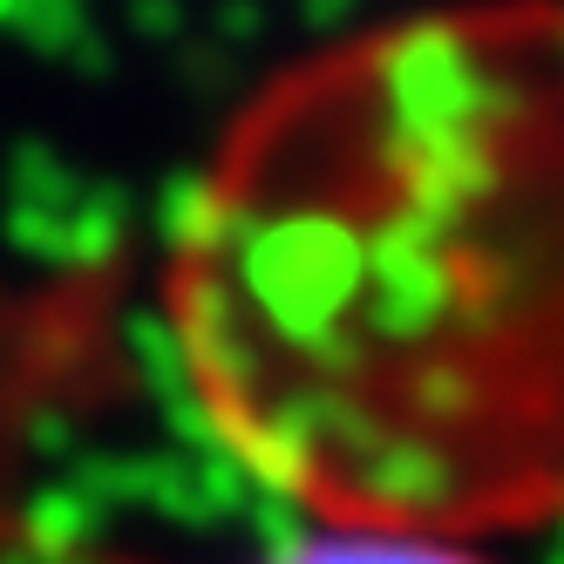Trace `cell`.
Returning <instances> with one entry per match:
<instances>
[{"label":"cell","instance_id":"6da1fadb","mask_svg":"<svg viewBox=\"0 0 564 564\" xmlns=\"http://www.w3.org/2000/svg\"><path fill=\"white\" fill-rule=\"evenodd\" d=\"M197 415L327 531L564 517V0L394 14L279 68L191 177Z\"/></svg>","mask_w":564,"mask_h":564},{"label":"cell","instance_id":"7a4b0ae2","mask_svg":"<svg viewBox=\"0 0 564 564\" xmlns=\"http://www.w3.org/2000/svg\"><path fill=\"white\" fill-rule=\"evenodd\" d=\"M279 564H482L476 544L442 538H394V531H319L313 544L286 551Z\"/></svg>","mask_w":564,"mask_h":564},{"label":"cell","instance_id":"3957f363","mask_svg":"<svg viewBox=\"0 0 564 564\" xmlns=\"http://www.w3.org/2000/svg\"><path fill=\"white\" fill-rule=\"evenodd\" d=\"M0 564H150V557L96 544L83 531H62V523H48V517L0 510Z\"/></svg>","mask_w":564,"mask_h":564}]
</instances>
